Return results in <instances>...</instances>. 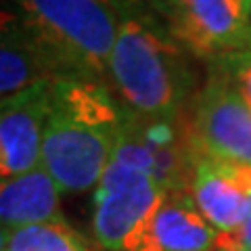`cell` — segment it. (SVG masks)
I'll list each match as a JSON object with an SVG mask.
<instances>
[{
	"instance_id": "cell-16",
	"label": "cell",
	"mask_w": 251,
	"mask_h": 251,
	"mask_svg": "<svg viewBox=\"0 0 251 251\" xmlns=\"http://www.w3.org/2000/svg\"><path fill=\"white\" fill-rule=\"evenodd\" d=\"M147 2L151 4L157 13H161L163 17H168V21H170V19H174V15L180 11V6H182L184 0H147Z\"/></svg>"
},
{
	"instance_id": "cell-18",
	"label": "cell",
	"mask_w": 251,
	"mask_h": 251,
	"mask_svg": "<svg viewBox=\"0 0 251 251\" xmlns=\"http://www.w3.org/2000/svg\"><path fill=\"white\" fill-rule=\"evenodd\" d=\"M9 239H11V230L0 224V251L9 249Z\"/></svg>"
},
{
	"instance_id": "cell-13",
	"label": "cell",
	"mask_w": 251,
	"mask_h": 251,
	"mask_svg": "<svg viewBox=\"0 0 251 251\" xmlns=\"http://www.w3.org/2000/svg\"><path fill=\"white\" fill-rule=\"evenodd\" d=\"M6 251H88V243L65 220H52L13 230Z\"/></svg>"
},
{
	"instance_id": "cell-11",
	"label": "cell",
	"mask_w": 251,
	"mask_h": 251,
	"mask_svg": "<svg viewBox=\"0 0 251 251\" xmlns=\"http://www.w3.org/2000/svg\"><path fill=\"white\" fill-rule=\"evenodd\" d=\"M44 80H52V74L17 11L0 9V103Z\"/></svg>"
},
{
	"instance_id": "cell-3",
	"label": "cell",
	"mask_w": 251,
	"mask_h": 251,
	"mask_svg": "<svg viewBox=\"0 0 251 251\" xmlns=\"http://www.w3.org/2000/svg\"><path fill=\"white\" fill-rule=\"evenodd\" d=\"M52 77L109 86L120 11L109 0H13Z\"/></svg>"
},
{
	"instance_id": "cell-19",
	"label": "cell",
	"mask_w": 251,
	"mask_h": 251,
	"mask_svg": "<svg viewBox=\"0 0 251 251\" xmlns=\"http://www.w3.org/2000/svg\"><path fill=\"white\" fill-rule=\"evenodd\" d=\"M136 251H166V249L159 247V245H155V243H151V241H145Z\"/></svg>"
},
{
	"instance_id": "cell-1",
	"label": "cell",
	"mask_w": 251,
	"mask_h": 251,
	"mask_svg": "<svg viewBox=\"0 0 251 251\" xmlns=\"http://www.w3.org/2000/svg\"><path fill=\"white\" fill-rule=\"evenodd\" d=\"M126 109L109 86L52 77L40 166L61 193L97 188L117 145Z\"/></svg>"
},
{
	"instance_id": "cell-5",
	"label": "cell",
	"mask_w": 251,
	"mask_h": 251,
	"mask_svg": "<svg viewBox=\"0 0 251 251\" xmlns=\"http://www.w3.org/2000/svg\"><path fill=\"white\" fill-rule=\"evenodd\" d=\"M166 195L145 172L109 161L94 188L92 230L99 245L107 251H136Z\"/></svg>"
},
{
	"instance_id": "cell-15",
	"label": "cell",
	"mask_w": 251,
	"mask_h": 251,
	"mask_svg": "<svg viewBox=\"0 0 251 251\" xmlns=\"http://www.w3.org/2000/svg\"><path fill=\"white\" fill-rule=\"evenodd\" d=\"M216 251H251V191L241 228L234 232H218Z\"/></svg>"
},
{
	"instance_id": "cell-4",
	"label": "cell",
	"mask_w": 251,
	"mask_h": 251,
	"mask_svg": "<svg viewBox=\"0 0 251 251\" xmlns=\"http://www.w3.org/2000/svg\"><path fill=\"white\" fill-rule=\"evenodd\" d=\"M197 149L191 117L151 120L126 109L111 161L149 174L166 193H191Z\"/></svg>"
},
{
	"instance_id": "cell-2",
	"label": "cell",
	"mask_w": 251,
	"mask_h": 251,
	"mask_svg": "<svg viewBox=\"0 0 251 251\" xmlns=\"http://www.w3.org/2000/svg\"><path fill=\"white\" fill-rule=\"evenodd\" d=\"M109 86L124 109L140 117L166 120L186 111L195 90V72L170 27L143 9L120 15L109 59Z\"/></svg>"
},
{
	"instance_id": "cell-8",
	"label": "cell",
	"mask_w": 251,
	"mask_h": 251,
	"mask_svg": "<svg viewBox=\"0 0 251 251\" xmlns=\"http://www.w3.org/2000/svg\"><path fill=\"white\" fill-rule=\"evenodd\" d=\"M50 82L44 80L0 103V178L40 166Z\"/></svg>"
},
{
	"instance_id": "cell-17",
	"label": "cell",
	"mask_w": 251,
	"mask_h": 251,
	"mask_svg": "<svg viewBox=\"0 0 251 251\" xmlns=\"http://www.w3.org/2000/svg\"><path fill=\"white\" fill-rule=\"evenodd\" d=\"M120 13H130V11H140L143 9V0H109Z\"/></svg>"
},
{
	"instance_id": "cell-9",
	"label": "cell",
	"mask_w": 251,
	"mask_h": 251,
	"mask_svg": "<svg viewBox=\"0 0 251 251\" xmlns=\"http://www.w3.org/2000/svg\"><path fill=\"white\" fill-rule=\"evenodd\" d=\"M251 170L199 155L195 159L191 197L216 232H234L245 220Z\"/></svg>"
},
{
	"instance_id": "cell-12",
	"label": "cell",
	"mask_w": 251,
	"mask_h": 251,
	"mask_svg": "<svg viewBox=\"0 0 251 251\" xmlns=\"http://www.w3.org/2000/svg\"><path fill=\"white\" fill-rule=\"evenodd\" d=\"M218 232L201 216L191 193H168L157 209L147 241L166 251H216Z\"/></svg>"
},
{
	"instance_id": "cell-7",
	"label": "cell",
	"mask_w": 251,
	"mask_h": 251,
	"mask_svg": "<svg viewBox=\"0 0 251 251\" xmlns=\"http://www.w3.org/2000/svg\"><path fill=\"white\" fill-rule=\"evenodd\" d=\"M168 27L188 54L203 61L251 50V15L237 0H184Z\"/></svg>"
},
{
	"instance_id": "cell-6",
	"label": "cell",
	"mask_w": 251,
	"mask_h": 251,
	"mask_svg": "<svg viewBox=\"0 0 251 251\" xmlns=\"http://www.w3.org/2000/svg\"><path fill=\"white\" fill-rule=\"evenodd\" d=\"M191 134L199 155L251 170V107L218 69L193 103Z\"/></svg>"
},
{
	"instance_id": "cell-14",
	"label": "cell",
	"mask_w": 251,
	"mask_h": 251,
	"mask_svg": "<svg viewBox=\"0 0 251 251\" xmlns=\"http://www.w3.org/2000/svg\"><path fill=\"white\" fill-rule=\"evenodd\" d=\"M214 69H218L222 75L228 77V82L237 88V92L251 107V50L218 61L214 63Z\"/></svg>"
},
{
	"instance_id": "cell-20",
	"label": "cell",
	"mask_w": 251,
	"mask_h": 251,
	"mask_svg": "<svg viewBox=\"0 0 251 251\" xmlns=\"http://www.w3.org/2000/svg\"><path fill=\"white\" fill-rule=\"evenodd\" d=\"M237 2L241 4V9L245 11L247 15H251V0H237Z\"/></svg>"
},
{
	"instance_id": "cell-10",
	"label": "cell",
	"mask_w": 251,
	"mask_h": 251,
	"mask_svg": "<svg viewBox=\"0 0 251 251\" xmlns=\"http://www.w3.org/2000/svg\"><path fill=\"white\" fill-rule=\"evenodd\" d=\"M63 220L61 188L42 166L0 178V224L11 232L25 226Z\"/></svg>"
}]
</instances>
